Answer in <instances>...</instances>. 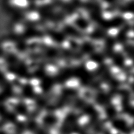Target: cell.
<instances>
[{"mask_svg": "<svg viewBox=\"0 0 134 134\" xmlns=\"http://www.w3.org/2000/svg\"><path fill=\"white\" fill-rule=\"evenodd\" d=\"M82 49L84 52L89 54H91L92 52H93L94 50L93 46L88 42H85L83 43L82 45Z\"/></svg>", "mask_w": 134, "mask_h": 134, "instance_id": "30bf717a", "label": "cell"}, {"mask_svg": "<svg viewBox=\"0 0 134 134\" xmlns=\"http://www.w3.org/2000/svg\"><path fill=\"white\" fill-rule=\"evenodd\" d=\"M74 74V69L65 68L60 71L57 75V79L59 81H64L70 78Z\"/></svg>", "mask_w": 134, "mask_h": 134, "instance_id": "5b68a950", "label": "cell"}, {"mask_svg": "<svg viewBox=\"0 0 134 134\" xmlns=\"http://www.w3.org/2000/svg\"><path fill=\"white\" fill-rule=\"evenodd\" d=\"M75 23L79 28L83 29H86L88 26V24L87 21L83 18H77L75 21Z\"/></svg>", "mask_w": 134, "mask_h": 134, "instance_id": "9c48e42d", "label": "cell"}, {"mask_svg": "<svg viewBox=\"0 0 134 134\" xmlns=\"http://www.w3.org/2000/svg\"><path fill=\"white\" fill-rule=\"evenodd\" d=\"M91 59L95 62H99L103 60V57L99 53H94L91 55Z\"/></svg>", "mask_w": 134, "mask_h": 134, "instance_id": "8fae6325", "label": "cell"}, {"mask_svg": "<svg viewBox=\"0 0 134 134\" xmlns=\"http://www.w3.org/2000/svg\"><path fill=\"white\" fill-rule=\"evenodd\" d=\"M64 30L68 35L72 37L76 38H80L81 37L80 33L73 26L66 25L64 27Z\"/></svg>", "mask_w": 134, "mask_h": 134, "instance_id": "52a82bcc", "label": "cell"}, {"mask_svg": "<svg viewBox=\"0 0 134 134\" xmlns=\"http://www.w3.org/2000/svg\"><path fill=\"white\" fill-rule=\"evenodd\" d=\"M86 7L89 12L91 18L94 21L100 24L103 20L101 16V12L99 7L96 4L93 3H87Z\"/></svg>", "mask_w": 134, "mask_h": 134, "instance_id": "7a4b0ae2", "label": "cell"}, {"mask_svg": "<svg viewBox=\"0 0 134 134\" xmlns=\"http://www.w3.org/2000/svg\"><path fill=\"white\" fill-rule=\"evenodd\" d=\"M39 12L40 15L45 18L53 20H58L61 19L62 17L55 14L48 5H43L39 8Z\"/></svg>", "mask_w": 134, "mask_h": 134, "instance_id": "3957f363", "label": "cell"}, {"mask_svg": "<svg viewBox=\"0 0 134 134\" xmlns=\"http://www.w3.org/2000/svg\"><path fill=\"white\" fill-rule=\"evenodd\" d=\"M114 40L110 38H108L106 40L105 44V51L106 54L108 56H109L111 54V52L114 48Z\"/></svg>", "mask_w": 134, "mask_h": 134, "instance_id": "ba28073f", "label": "cell"}, {"mask_svg": "<svg viewBox=\"0 0 134 134\" xmlns=\"http://www.w3.org/2000/svg\"><path fill=\"white\" fill-rule=\"evenodd\" d=\"M25 37L27 38L39 37L42 35V32L35 28H28L26 29L24 33Z\"/></svg>", "mask_w": 134, "mask_h": 134, "instance_id": "8992f818", "label": "cell"}, {"mask_svg": "<svg viewBox=\"0 0 134 134\" xmlns=\"http://www.w3.org/2000/svg\"><path fill=\"white\" fill-rule=\"evenodd\" d=\"M6 60L9 67L12 68L13 71L23 75H25L28 74V70L25 65L19 61L13 54H8L6 57Z\"/></svg>", "mask_w": 134, "mask_h": 134, "instance_id": "6da1fadb", "label": "cell"}, {"mask_svg": "<svg viewBox=\"0 0 134 134\" xmlns=\"http://www.w3.org/2000/svg\"><path fill=\"white\" fill-rule=\"evenodd\" d=\"M35 0H28V1H29L30 3H34Z\"/></svg>", "mask_w": 134, "mask_h": 134, "instance_id": "7c38bea8", "label": "cell"}, {"mask_svg": "<svg viewBox=\"0 0 134 134\" xmlns=\"http://www.w3.org/2000/svg\"><path fill=\"white\" fill-rule=\"evenodd\" d=\"M49 36L55 42L61 43L65 40L64 36L61 32L53 29H49L47 31Z\"/></svg>", "mask_w": 134, "mask_h": 134, "instance_id": "277c9868", "label": "cell"}]
</instances>
